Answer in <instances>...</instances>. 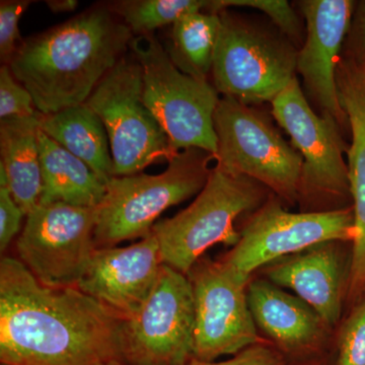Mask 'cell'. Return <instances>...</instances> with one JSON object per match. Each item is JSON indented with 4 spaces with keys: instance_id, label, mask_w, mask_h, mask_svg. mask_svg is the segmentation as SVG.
<instances>
[{
    "instance_id": "6da1fadb",
    "label": "cell",
    "mask_w": 365,
    "mask_h": 365,
    "mask_svg": "<svg viewBox=\"0 0 365 365\" xmlns=\"http://www.w3.org/2000/svg\"><path fill=\"white\" fill-rule=\"evenodd\" d=\"M122 319L78 287H46L19 259L2 257L1 364L107 365L121 360Z\"/></svg>"
},
{
    "instance_id": "7a4b0ae2",
    "label": "cell",
    "mask_w": 365,
    "mask_h": 365,
    "mask_svg": "<svg viewBox=\"0 0 365 365\" xmlns=\"http://www.w3.org/2000/svg\"><path fill=\"white\" fill-rule=\"evenodd\" d=\"M131 38L128 26L98 7L25 41L9 66L36 110L52 114L85 104Z\"/></svg>"
},
{
    "instance_id": "3957f363",
    "label": "cell",
    "mask_w": 365,
    "mask_h": 365,
    "mask_svg": "<svg viewBox=\"0 0 365 365\" xmlns=\"http://www.w3.org/2000/svg\"><path fill=\"white\" fill-rule=\"evenodd\" d=\"M212 160L215 155L209 151L187 148L178 153L160 174L113 178L97 206L96 249L148 237L163 211L200 193L212 170L209 168Z\"/></svg>"
},
{
    "instance_id": "277c9868",
    "label": "cell",
    "mask_w": 365,
    "mask_h": 365,
    "mask_svg": "<svg viewBox=\"0 0 365 365\" xmlns=\"http://www.w3.org/2000/svg\"><path fill=\"white\" fill-rule=\"evenodd\" d=\"M266 189L251 178L232 176L213 168L191 205L153 227L163 264L188 275L210 247L235 246L241 237L235 228V220L259 207Z\"/></svg>"
},
{
    "instance_id": "5b68a950",
    "label": "cell",
    "mask_w": 365,
    "mask_h": 365,
    "mask_svg": "<svg viewBox=\"0 0 365 365\" xmlns=\"http://www.w3.org/2000/svg\"><path fill=\"white\" fill-rule=\"evenodd\" d=\"M220 16L211 71L216 91L250 106L272 102L297 78V46L227 9Z\"/></svg>"
},
{
    "instance_id": "8992f818",
    "label": "cell",
    "mask_w": 365,
    "mask_h": 365,
    "mask_svg": "<svg viewBox=\"0 0 365 365\" xmlns=\"http://www.w3.org/2000/svg\"><path fill=\"white\" fill-rule=\"evenodd\" d=\"M216 169L251 178L288 203L299 199L302 160L265 113L223 97L216 108Z\"/></svg>"
},
{
    "instance_id": "52a82bcc",
    "label": "cell",
    "mask_w": 365,
    "mask_h": 365,
    "mask_svg": "<svg viewBox=\"0 0 365 365\" xmlns=\"http://www.w3.org/2000/svg\"><path fill=\"white\" fill-rule=\"evenodd\" d=\"M130 45L143 68L144 103L169 137L173 150L201 148L215 157L213 117L220 98L215 86L180 71L153 36H140Z\"/></svg>"
},
{
    "instance_id": "ba28073f",
    "label": "cell",
    "mask_w": 365,
    "mask_h": 365,
    "mask_svg": "<svg viewBox=\"0 0 365 365\" xmlns=\"http://www.w3.org/2000/svg\"><path fill=\"white\" fill-rule=\"evenodd\" d=\"M86 104L105 125L115 177L133 176L151 163H169L178 155L144 103L143 68L135 58L120 60Z\"/></svg>"
},
{
    "instance_id": "9c48e42d",
    "label": "cell",
    "mask_w": 365,
    "mask_h": 365,
    "mask_svg": "<svg viewBox=\"0 0 365 365\" xmlns=\"http://www.w3.org/2000/svg\"><path fill=\"white\" fill-rule=\"evenodd\" d=\"M195 304L188 276L163 264L143 307L122 319L121 360L128 365H185L193 359Z\"/></svg>"
},
{
    "instance_id": "30bf717a",
    "label": "cell",
    "mask_w": 365,
    "mask_h": 365,
    "mask_svg": "<svg viewBox=\"0 0 365 365\" xmlns=\"http://www.w3.org/2000/svg\"><path fill=\"white\" fill-rule=\"evenodd\" d=\"M272 116L304 160L299 199L329 203L350 195L347 146L341 126L329 114L314 112L295 78L272 102Z\"/></svg>"
},
{
    "instance_id": "8fae6325",
    "label": "cell",
    "mask_w": 365,
    "mask_h": 365,
    "mask_svg": "<svg viewBox=\"0 0 365 365\" xmlns=\"http://www.w3.org/2000/svg\"><path fill=\"white\" fill-rule=\"evenodd\" d=\"M97 207L38 204L16 242L19 260L42 284L76 287L95 252Z\"/></svg>"
},
{
    "instance_id": "7c38bea8",
    "label": "cell",
    "mask_w": 365,
    "mask_h": 365,
    "mask_svg": "<svg viewBox=\"0 0 365 365\" xmlns=\"http://www.w3.org/2000/svg\"><path fill=\"white\" fill-rule=\"evenodd\" d=\"M354 237L353 208L292 213L270 200L257 210L222 261L250 279L256 269L280 257Z\"/></svg>"
},
{
    "instance_id": "4fadbf2b",
    "label": "cell",
    "mask_w": 365,
    "mask_h": 365,
    "mask_svg": "<svg viewBox=\"0 0 365 365\" xmlns=\"http://www.w3.org/2000/svg\"><path fill=\"white\" fill-rule=\"evenodd\" d=\"M195 304L193 359L211 362L258 344L248 302L249 278L225 262L200 259L188 275Z\"/></svg>"
},
{
    "instance_id": "5bb4252c",
    "label": "cell",
    "mask_w": 365,
    "mask_h": 365,
    "mask_svg": "<svg viewBox=\"0 0 365 365\" xmlns=\"http://www.w3.org/2000/svg\"><path fill=\"white\" fill-rule=\"evenodd\" d=\"M304 19L306 38L297 52V73L304 81L307 100L319 114H329L341 127L348 124L338 97V66L349 32L355 2L351 0H302L297 2Z\"/></svg>"
},
{
    "instance_id": "9a60e30c",
    "label": "cell",
    "mask_w": 365,
    "mask_h": 365,
    "mask_svg": "<svg viewBox=\"0 0 365 365\" xmlns=\"http://www.w3.org/2000/svg\"><path fill=\"white\" fill-rule=\"evenodd\" d=\"M162 265L160 246L151 232L124 248L96 249L76 287L127 319L150 297Z\"/></svg>"
},
{
    "instance_id": "2e32d148",
    "label": "cell",
    "mask_w": 365,
    "mask_h": 365,
    "mask_svg": "<svg viewBox=\"0 0 365 365\" xmlns=\"http://www.w3.org/2000/svg\"><path fill=\"white\" fill-rule=\"evenodd\" d=\"M336 79L341 107L352 135L347 165L354 213L355 237L350 269V289L354 294L365 285V64L342 56Z\"/></svg>"
},
{
    "instance_id": "e0dca14e",
    "label": "cell",
    "mask_w": 365,
    "mask_h": 365,
    "mask_svg": "<svg viewBox=\"0 0 365 365\" xmlns=\"http://www.w3.org/2000/svg\"><path fill=\"white\" fill-rule=\"evenodd\" d=\"M273 284L290 288L319 314L324 324L334 326L342 309V265L334 242L318 245L268 270Z\"/></svg>"
},
{
    "instance_id": "ac0fdd59",
    "label": "cell",
    "mask_w": 365,
    "mask_h": 365,
    "mask_svg": "<svg viewBox=\"0 0 365 365\" xmlns=\"http://www.w3.org/2000/svg\"><path fill=\"white\" fill-rule=\"evenodd\" d=\"M248 302L255 323L272 339L288 348L314 342L323 321L307 302L265 280L249 283Z\"/></svg>"
},
{
    "instance_id": "d6986e66",
    "label": "cell",
    "mask_w": 365,
    "mask_h": 365,
    "mask_svg": "<svg viewBox=\"0 0 365 365\" xmlns=\"http://www.w3.org/2000/svg\"><path fill=\"white\" fill-rule=\"evenodd\" d=\"M37 119L43 133L86 163L104 184L115 178L105 125L86 103L52 114L37 111Z\"/></svg>"
},
{
    "instance_id": "ffe728a7",
    "label": "cell",
    "mask_w": 365,
    "mask_h": 365,
    "mask_svg": "<svg viewBox=\"0 0 365 365\" xmlns=\"http://www.w3.org/2000/svg\"><path fill=\"white\" fill-rule=\"evenodd\" d=\"M39 123L34 116L0 120V153L14 201L26 216L39 204L42 193Z\"/></svg>"
},
{
    "instance_id": "44dd1931",
    "label": "cell",
    "mask_w": 365,
    "mask_h": 365,
    "mask_svg": "<svg viewBox=\"0 0 365 365\" xmlns=\"http://www.w3.org/2000/svg\"><path fill=\"white\" fill-rule=\"evenodd\" d=\"M42 193L39 204L66 203L78 207H97L106 194V184L86 163L40 130Z\"/></svg>"
},
{
    "instance_id": "7402d4cb",
    "label": "cell",
    "mask_w": 365,
    "mask_h": 365,
    "mask_svg": "<svg viewBox=\"0 0 365 365\" xmlns=\"http://www.w3.org/2000/svg\"><path fill=\"white\" fill-rule=\"evenodd\" d=\"M220 26V14L202 11L187 14L173 24L165 49L175 66L187 76L207 81Z\"/></svg>"
},
{
    "instance_id": "603a6c76",
    "label": "cell",
    "mask_w": 365,
    "mask_h": 365,
    "mask_svg": "<svg viewBox=\"0 0 365 365\" xmlns=\"http://www.w3.org/2000/svg\"><path fill=\"white\" fill-rule=\"evenodd\" d=\"M112 11L132 33L141 36L173 25L187 14L220 13V0H124L112 4Z\"/></svg>"
},
{
    "instance_id": "cb8c5ba5",
    "label": "cell",
    "mask_w": 365,
    "mask_h": 365,
    "mask_svg": "<svg viewBox=\"0 0 365 365\" xmlns=\"http://www.w3.org/2000/svg\"><path fill=\"white\" fill-rule=\"evenodd\" d=\"M223 11L228 7H250L267 14L274 25L295 46L302 47L306 38L304 24L287 0H222Z\"/></svg>"
},
{
    "instance_id": "d4e9b609",
    "label": "cell",
    "mask_w": 365,
    "mask_h": 365,
    "mask_svg": "<svg viewBox=\"0 0 365 365\" xmlns=\"http://www.w3.org/2000/svg\"><path fill=\"white\" fill-rule=\"evenodd\" d=\"M37 113L33 96L14 78L9 66L0 68V120L34 116Z\"/></svg>"
},
{
    "instance_id": "484cf974",
    "label": "cell",
    "mask_w": 365,
    "mask_h": 365,
    "mask_svg": "<svg viewBox=\"0 0 365 365\" xmlns=\"http://www.w3.org/2000/svg\"><path fill=\"white\" fill-rule=\"evenodd\" d=\"M338 365H365V300L341 331Z\"/></svg>"
},
{
    "instance_id": "4316f807",
    "label": "cell",
    "mask_w": 365,
    "mask_h": 365,
    "mask_svg": "<svg viewBox=\"0 0 365 365\" xmlns=\"http://www.w3.org/2000/svg\"><path fill=\"white\" fill-rule=\"evenodd\" d=\"M28 0L0 2V56L2 61L11 62L18 51L21 41L19 21L30 6Z\"/></svg>"
},
{
    "instance_id": "83f0119b",
    "label": "cell",
    "mask_w": 365,
    "mask_h": 365,
    "mask_svg": "<svg viewBox=\"0 0 365 365\" xmlns=\"http://www.w3.org/2000/svg\"><path fill=\"white\" fill-rule=\"evenodd\" d=\"M23 209L11 195V190L0 188V251L4 253L14 237L20 232L21 220L25 216Z\"/></svg>"
},
{
    "instance_id": "f1b7e54d",
    "label": "cell",
    "mask_w": 365,
    "mask_h": 365,
    "mask_svg": "<svg viewBox=\"0 0 365 365\" xmlns=\"http://www.w3.org/2000/svg\"><path fill=\"white\" fill-rule=\"evenodd\" d=\"M347 54L345 57L365 64V0L355 6L351 25L347 38Z\"/></svg>"
},
{
    "instance_id": "f546056e",
    "label": "cell",
    "mask_w": 365,
    "mask_h": 365,
    "mask_svg": "<svg viewBox=\"0 0 365 365\" xmlns=\"http://www.w3.org/2000/svg\"><path fill=\"white\" fill-rule=\"evenodd\" d=\"M185 365H277V360L270 349L256 344L237 353L234 359L227 361L205 362L192 359Z\"/></svg>"
},
{
    "instance_id": "4dcf8cb0",
    "label": "cell",
    "mask_w": 365,
    "mask_h": 365,
    "mask_svg": "<svg viewBox=\"0 0 365 365\" xmlns=\"http://www.w3.org/2000/svg\"><path fill=\"white\" fill-rule=\"evenodd\" d=\"M48 7L55 14L71 13L78 6L76 0H47Z\"/></svg>"
},
{
    "instance_id": "1f68e13d",
    "label": "cell",
    "mask_w": 365,
    "mask_h": 365,
    "mask_svg": "<svg viewBox=\"0 0 365 365\" xmlns=\"http://www.w3.org/2000/svg\"><path fill=\"white\" fill-rule=\"evenodd\" d=\"M107 365H128L125 364V362L121 361V360H115V361L110 362L109 364Z\"/></svg>"
},
{
    "instance_id": "d6a6232c",
    "label": "cell",
    "mask_w": 365,
    "mask_h": 365,
    "mask_svg": "<svg viewBox=\"0 0 365 365\" xmlns=\"http://www.w3.org/2000/svg\"><path fill=\"white\" fill-rule=\"evenodd\" d=\"M1 365H9V364H1Z\"/></svg>"
}]
</instances>
